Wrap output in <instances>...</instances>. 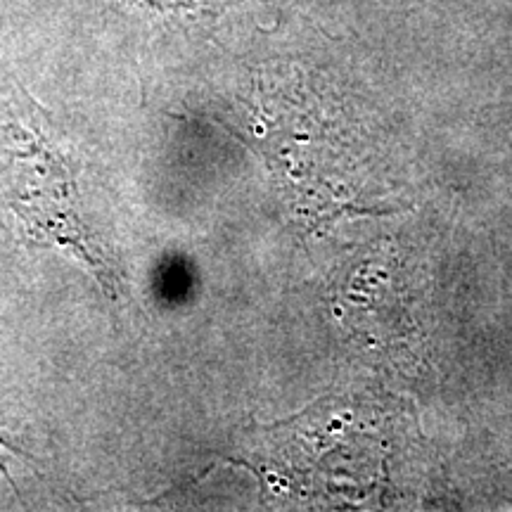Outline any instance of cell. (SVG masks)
<instances>
[{
    "label": "cell",
    "instance_id": "1",
    "mask_svg": "<svg viewBox=\"0 0 512 512\" xmlns=\"http://www.w3.org/2000/svg\"><path fill=\"white\" fill-rule=\"evenodd\" d=\"M41 162H43V159H36V162H34V169H36L38 181H46V178H48L50 174H55V171H60V169H62L60 164H55V162H57V157L53 159V164H50L48 169H43V164H41ZM34 192H36V181H31V185H22V188H15V190H12V195H15L17 200H19V204H15V209H17V207H22V204L27 202L29 197L34 195Z\"/></svg>",
    "mask_w": 512,
    "mask_h": 512
}]
</instances>
